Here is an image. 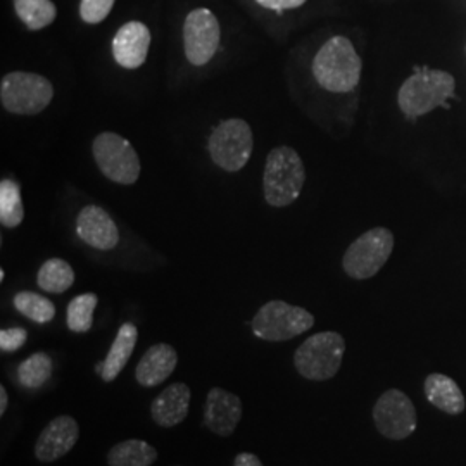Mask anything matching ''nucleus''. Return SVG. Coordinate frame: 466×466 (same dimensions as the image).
<instances>
[{"label": "nucleus", "instance_id": "obj_11", "mask_svg": "<svg viewBox=\"0 0 466 466\" xmlns=\"http://www.w3.org/2000/svg\"><path fill=\"white\" fill-rule=\"evenodd\" d=\"M185 56L194 66L208 65L219 46V25L209 9L192 11L184 26Z\"/></svg>", "mask_w": 466, "mask_h": 466}, {"label": "nucleus", "instance_id": "obj_10", "mask_svg": "<svg viewBox=\"0 0 466 466\" xmlns=\"http://www.w3.org/2000/svg\"><path fill=\"white\" fill-rule=\"evenodd\" d=\"M373 421L383 437L408 439L417 431V410L411 400L398 389L383 392L373 408Z\"/></svg>", "mask_w": 466, "mask_h": 466}, {"label": "nucleus", "instance_id": "obj_31", "mask_svg": "<svg viewBox=\"0 0 466 466\" xmlns=\"http://www.w3.org/2000/svg\"><path fill=\"white\" fill-rule=\"evenodd\" d=\"M7 406H9L7 390H5V387L2 385V387H0V417H4V415H5V411H7Z\"/></svg>", "mask_w": 466, "mask_h": 466}, {"label": "nucleus", "instance_id": "obj_29", "mask_svg": "<svg viewBox=\"0 0 466 466\" xmlns=\"http://www.w3.org/2000/svg\"><path fill=\"white\" fill-rule=\"evenodd\" d=\"M267 9H273L277 13H282L283 9H296L302 5L306 0H256Z\"/></svg>", "mask_w": 466, "mask_h": 466}, {"label": "nucleus", "instance_id": "obj_27", "mask_svg": "<svg viewBox=\"0 0 466 466\" xmlns=\"http://www.w3.org/2000/svg\"><path fill=\"white\" fill-rule=\"evenodd\" d=\"M113 5H115V0H82L80 16L85 23L96 25L107 17Z\"/></svg>", "mask_w": 466, "mask_h": 466}, {"label": "nucleus", "instance_id": "obj_5", "mask_svg": "<svg viewBox=\"0 0 466 466\" xmlns=\"http://www.w3.org/2000/svg\"><path fill=\"white\" fill-rule=\"evenodd\" d=\"M315 317L299 306L285 300H269L252 319V332L268 342H283L308 332Z\"/></svg>", "mask_w": 466, "mask_h": 466}, {"label": "nucleus", "instance_id": "obj_24", "mask_svg": "<svg viewBox=\"0 0 466 466\" xmlns=\"http://www.w3.org/2000/svg\"><path fill=\"white\" fill-rule=\"evenodd\" d=\"M97 302L96 294H82L67 304L66 321L71 332L85 333L92 329Z\"/></svg>", "mask_w": 466, "mask_h": 466}, {"label": "nucleus", "instance_id": "obj_18", "mask_svg": "<svg viewBox=\"0 0 466 466\" xmlns=\"http://www.w3.org/2000/svg\"><path fill=\"white\" fill-rule=\"evenodd\" d=\"M427 400L435 408L448 415H460L465 411L466 400L460 385L442 373H432L423 383Z\"/></svg>", "mask_w": 466, "mask_h": 466}, {"label": "nucleus", "instance_id": "obj_1", "mask_svg": "<svg viewBox=\"0 0 466 466\" xmlns=\"http://www.w3.org/2000/svg\"><path fill=\"white\" fill-rule=\"evenodd\" d=\"M361 59L350 38L333 36L318 50L313 75L329 92H350L361 78Z\"/></svg>", "mask_w": 466, "mask_h": 466}, {"label": "nucleus", "instance_id": "obj_28", "mask_svg": "<svg viewBox=\"0 0 466 466\" xmlns=\"http://www.w3.org/2000/svg\"><path fill=\"white\" fill-rule=\"evenodd\" d=\"M28 333L25 329H4L0 332V350L4 352H15L25 346Z\"/></svg>", "mask_w": 466, "mask_h": 466}, {"label": "nucleus", "instance_id": "obj_15", "mask_svg": "<svg viewBox=\"0 0 466 466\" xmlns=\"http://www.w3.org/2000/svg\"><path fill=\"white\" fill-rule=\"evenodd\" d=\"M149 46V28L144 23L130 21L117 30L113 40V54L119 66L135 69L146 63Z\"/></svg>", "mask_w": 466, "mask_h": 466}, {"label": "nucleus", "instance_id": "obj_13", "mask_svg": "<svg viewBox=\"0 0 466 466\" xmlns=\"http://www.w3.org/2000/svg\"><path fill=\"white\" fill-rule=\"evenodd\" d=\"M242 400L233 392L215 387L204 404V425L219 437H230L242 420Z\"/></svg>", "mask_w": 466, "mask_h": 466}, {"label": "nucleus", "instance_id": "obj_20", "mask_svg": "<svg viewBox=\"0 0 466 466\" xmlns=\"http://www.w3.org/2000/svg\"><path fill=\"white\" fill-rule=\"evenodd\" d=\"M157 450L140 439L117 442L107 452L109 466H150L157 460Z\"/></svg>", "mask_w": 466, "mask_h": 466}, {"label": "nucleus", "instance_id": "obj_4", "mask_svg": "<svg viewBox=\"0 0 466 466\" xmlns=\"http://www.w3.org/2000/svg\"><path fill=\"white\" fill-rule=\"evenodd\" d=\"M306 171L299 154L290 147L271 150L265 167V198L268 204L283 208L299 198Z\"/></svg>", "mask_w": 466, "mask_h": 466}, {"label": "nucleus", "instance_id": "obj_23", "mask_svg": "<svg viewBox=\"0 0 466 466\" xmlns=\"http://www.w3.org/2000/svg\"><path fill=\"white\" fill-rule=\"evenodd\" d=\"M17 16L30 28L42 30L56 19V5L50 0H15Z\"/></svg>", "mask_w": 466, "mask_h": 466}, {"label": "nucleus", "instance_id": "obj_7", "mask_svg": "<svg viewBox=\"0 0 466 466\" xmlns=\"http://www.w3.org/2000/svg\"><path fill=\"white\" fill-rule=\"evenodd\" d=\"M54 88L47 78L34 73H9L0 86L2 106L15 115L32 116L42 113L52 100Z\"/></svg>", "mask_w": 466, "mask_h": 466}, {"label": "nucleus", "instance_id": "obj_32", "mask_svg": "<svg viewBox=\"0 0 466 466\" xmlns=\"http://www.w3.org/2000/svg\"><path fill=\"white\" fill-rule=\"evenodd\" d=\"M175 466H178V465H175Z\"/></svg>", "mask_w": 466, "mask_h": 466}, {"label": "nucleus", "instance_id": "obj_26", "mask_svg": "<svg viewBox=\"0 0 466 466\" xmlns=\"http://www.w3.org/2000/svg\"><path fill=\"white\" fill-rule=\"evenodd\" d=\"M25 218L19 187L13 180H2L0 184V223L7 228H16Z\"/></svg>", "mask_w": 466, "mask_h": 466}, {"label": "nucleus", "instance_id": "obj_16", "mask_svg": "<svg viewBox=\"0 0 466 466\" xmlns=\"http://www.w3.org/2000/svg\"><path fill=\"white\" fill-rule=\"evenodd\" d=\"M190 400H192V392L187 383H171L156 400H152L150 417L156 425L163 429L177 427L188 417Z\"/></svg>", "mask_w": 466, "mask_h": 466}, {"label": "nucleus", "instance_id": "obj_30", "mask_svg": "<svg viewBox=\"0 0 466 466\" xmlns=\"http://www.w3.org/2000/svg\"><path fill=\"white\" fill-rule=\"evenodd\" d=\"M233 466H263L261 460L252 452H238L235 456Z\"/></svg>", "mask_w": 466, "mask_h": 466}, {"label": "nucleus", "instance_id": "obj_12", "mask_svg": "<svg viewBox=\"0 0 466 466\" xmlns=\"http://www.w3.org/2000/svg\"><path fill=\"white\" fill-rule=\"evenodd\" d=\"M80 439V425L69 415L56 417L40 432L35 442V458L42 463H52L76 446Z\"/></svg>", "mask_w": 466, "mask_h": 466}, {"label": "nucleus", "instance_id": "obj_8", "mask_svg": "<svg viewBox=\"0 0 466 466\" xmlns=\"http://www.w3.org/2000/svg\"><path fill=\"white\" fill-rule=\"evenodd\" d=\"M96 163L104 177L121 185H132L140 177V159L132 144L113 132L100 134L92 146Z\"/></svg>", "mask_w": 466, "mask_h": 466}, {"label": "nucleus", "instance_id": "obj_21", "mask_svg": "<svg viewBox=\"0 0 466 466\" xmlns=\"http://www.w3.org/2000/svg\"><path fill=\"white\" fill-rule=\"evenodd\" d=\"M36 283L46 292L63 294L75 283V271L65 259L52 258L38 269Z\"/></svg>", "mask_w": 466, "mask_h": 466}, {"label": "nucleus", "instance_id": "obj_19", "mask_svg": "<svg viewBox=\"0 0 466 466\" xmlns=\"http://www.w3.org/2000/svg\"><path fill=\"white\" fill-rule=\"evenodd\" d=\"M138 340V330L134 323H125L117 330L116 339L107 352V358L104 360V371L100 379L106 383L115 382L117 375L125 370L127 363L130 361L134 354L135 346Z\"/></svg>", "mask_w": 466, "mask_h": 466}, {"label": "nucleus", "instance_id": "obj_6", "mask_svg": "<svg viewBox=\"0 0 466 466\" xmlns=\"http://www.w3.org/2000/svg\"><path fill=\"white\" fill-rule=\"evenodd\" d=\"M394 250V235L387 228H371L356 238L346 250L342 268L356 280H367L375 277Z\"/></svg>", "mask_w": 466, "mask_h": 466}, {"label": "nucleus", "instance_id": "obj_2", "mask_svg": "<svg viewBox=\"0 0 466 466\" xmlns=\"http://www.w3.org/2000/svg\"><path fill=\"white\" fill-rule=\"evenodd\" d=\"M454 76L439 69H417L400 86L398 102L400 111L408 117H420L446 106V100L454 96Z\"/></svg>", "mask_w": 466, "mask_h": 466}, {"label": "nucleus", "instance_id": "obj_14", "mask_svg": "<svg viewBox=\"0 0 466 466\" xmlns=\"http://www.w3.org/2000/svg\"><path fill=\"white\" fill-rule=\"evenodd\" d=\"M76 233L90 248L115 249L119 240L116 223L99 206H86L76 218Z\"/></svg>", "mask_w": 466, "mask_h": 466}, {"label": "nucleus", "instance_id": "obj_3", "mask_svg": "<svg viewBox=\"0 0 466 466\" xmlns=\"http://www.w3.org/2000/svg\"><path fill=\"white\" fill-rule=\"evenodd\" d=\"M346 352V340L340 333L319 332L300 344L294 354V367L300 377L323 382L337 375Z\"/></svg>", "mask_w": 466, "mask_h": 466}, {"label": "nucleus", "instance_id": "obj_9", "mask_svg": "<svg viewBox=\"0 0 466 466\" xmlns=\"http://www.w3.org/2000/svg\"><path fill=\"white\" fill-rule=\"evenodd\" d=\"M252 147V130L244 119L223 121L209 138V152L213 161L221 169L230 173L248 165Z\"/></svg>", "mask_w": 466, "mask_h": 466}, {"label": "nucleus", "instance_id": "obj_17", "mask_svg": "<svg viewBox=\"0 0 466 466\" xmlns=\"http://www.w3.org/2000/svg\"><path fill=\"white\" fill-rule=\"evenodd\" d=\"M178 365V354L173 346L159 342L144 352L135 368V379L142 387H156L167 380Z\"/></svg>", "mask_w": 466, "mask_h": 466}, {"label": "nucleus", "instance_id": "obj_22", "mask_svg": "<svg viewBox=\"0 0 466 466\" xmlns=\"http://www.w3.org/2000/svg\"><path fill=\"white\" fill-rule=\"evenodd\" d=\"M52 360L46 352H35L17 367V380L25 389H40L49 382Z\"/></svg>", "mask_w": 466, "mask_h": 466}, {"label": "nucleus", "instance_id": "obj_25", "mask_svg": "<svg viewBox=\"0 0 466 466\" xmlns=\"http://www.w3.org/2000/svg\"><path fill=\"white\" fill-rule=\"evenodd\" d=\"M15 306L23 317L32 319L35 323H40V325L49 323L56 317V306L52 304V300L44 296H38L35 292H28V290L16 294Z\"/></svg>", "mask_w": 466, "mask_h": 466}]
</instances>
